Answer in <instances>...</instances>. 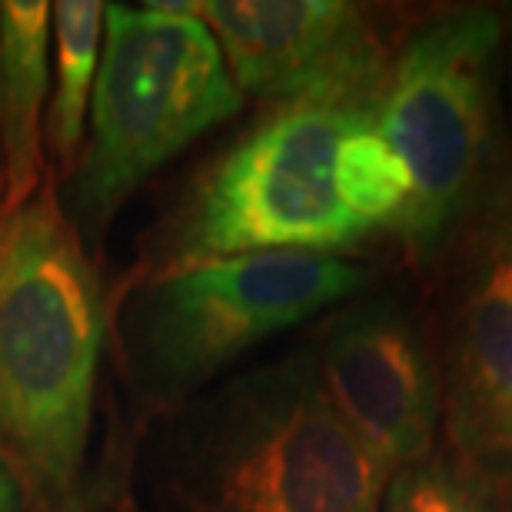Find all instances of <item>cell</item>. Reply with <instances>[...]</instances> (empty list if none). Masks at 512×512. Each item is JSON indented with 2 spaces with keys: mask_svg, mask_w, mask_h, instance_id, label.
<instances>
[{
  "mask_svg": "<svg viewBox=\"0 0 512 512\" xmlns=\"http://www.w3.org/2000/svg\"><path fill=\"white\" fill-rule=\"evenodd\" d=\"M373 110L276 107L207 167L163 233L160 270L243 253H336L366 230L336 183L340 143Z\"/></svg>",
  "mask_w": 512,
  "mask_h": 512,
  "instance_id": "cell-6",
  "label": "cell"
},
{
  "mask_svg": "<svg viewBox=\"0 0 512 512\" xmlns=\"http://www.w3.org/2000/svg\"><path fill=\"white\" fill-rule=\"evenodd\" d=\"M54 10V74L57 87L47 100V137L57 160L74 167L94 97L100 44H104V4L100 0H60Z\"/></svg>",
  "mask_w": 512,
  "mask_h": 512,
  "instance_id": "cell-11",
  "label": "cell"
},
{
  "mask_svg": "<svg viewBox=\"0 0 512 512\" xmlns=\"http://www.w3.org/2000/svg\"><path fill=\"white\" fill-rule=\"evenodd\" d=\"M336 183L346 210L370 233L373 227H396L409 200V177L373 127V114H363L340 143Z\"/></svg>",
  "mask_w": 512,
  "mask_h": 512,
  "instance_id": "cell-12",
  "label": "cell"
},
{
  "mask_svg": "<svg viewBox=\"0 0 512 512\" xmlns=\"http://www.w3.org/2000/svg\"><path fill=\"white\" fill-rule=\"evenodd\" d=\"M509 64H512V60H509Z\"/></svg>",
  "mask_w": 512,
  "mask_h": 512,
  "instance_id": "cell-16",
  "label": "cell"
},
{
  "mask_svg": "<svg viewBox=\"0 0 512 512\" xmlns=\"http://www.w3.org/2000/svg\"><path fill=\"white\" fill-rule=\"evenodd\" d=\"M503 24L486 7L446 10L389 64L373 127L409 177L396 233L433 250L473 217L496 127V57Z\"/></svg>",
  "mask_w": 512,
  "mask_h": 512,
  "instance_id": "cell-5",
  "label": "cell"
},
{
  "mask_svg": "<svg viewBox=\"0 0 512 512\" xmlns=\"http://www.w3.org/2000/svg\"><path fill=\"white\" fill-rule=\"evenodd\" d=\"M50 27L47 0H0V207L27 203L44 177Z\"/></svg>",
  "mask_w": 512,
  "mask_h": 512,
  "instance_id": "cell-10",
  "label": "cell"
},
{
  "mask_svg": "<svg viewBox=\"0 0 512 512\" xmlns=\"http://www.w3.org/2000/svg\"><path fill=\"white\" fill-rule=\"evenodd\" d=\"M313 360L336 413L389 476L433 456L443 423L439 360L403 303L373 296L333 313Z\"/></svg>",
  "mask_w": 512,
  "mask_h": 512,
  "instance_id": "cell-9",
  "label": "cell"
},
{
  "mask_svg": "<svg viewBox=\"0 0 512 512\" xmlns=\"http://www.w3.org/2000/svg\"><path fill=\"white\" fill-rule=\"evenodd\" d=\"M104 30L90 137L74 163L70 207H64L80 240L90 243L104 237L143 180L243 107L197 4H104Z\"/></svg>",
  "mask_w": 512,
  "mask_h": 512,
  "instance_id": "cell-3",
  "label": "cell"
},
{
  "mask_svg": "<svg viewBox=\"0 0 512 512\" xmlns=\"http://www.w3.org/2000/svg\"><path fill=\"white\" fill-rule=\"evenodd\" d=\"M366 276L330 253H243L157 270L117 313L133 393L173 413L270 336L363 290Z\"/></svg>",
  "mask_w": 512,
  "mask_h": 512,
  "instance_id": "cell-4",
  "label": "cell"
},
{
  "mask_svg": "<svg viewBox=\"0 0 512 512\" xmlns=\"http://www.w3.org/2000/svg\"><path fill=\"white\" fill-rule=\"evenodd\" d=\"M150 473L167 512H383L393 479L336 413L310 350L173 409Z\"/></svg>",
  "mask_w": 512,
  "mask_h": 512,
  "instance_id": "cell-2",
  "label": "cell"
},
{
  "mask_svg": "<svg viewBox=\"0 0 512 512\" xmlns=\"http://www.w3.org/2000/svg\"><path fill=\"white\" fill-rule=\"evenodd\" d=\"M383 512H499L496 483L456 456H429L393 473Z\"/></svg>",
  "mask_w": 512,
  "mask_h": 512,
  "instance_id": "cell-13",
  "label": "cell"
},
{
  "mask_svg": "<svg viewBox=\"0 0 512 512\" xmlns=\"http://www.w3.org/2000/svg\"><path fill=\"white\" fill-rule=\"evenodd\" d=\"M443 426L453 456L489 483L512 479V193L466 233L449 280Z\"/></svg>",
  "mask_w": 512,
  "mask_h": 512,
  "instance_id": "cell-8",
  "label": "cell"
},
{
  "mask_svg": "<svg viewBox=\"0 0 512 512\" xmlns=\"http://www.w3.org/2000/svg\"><path fill=\"white\" fill-rule=\"evenodd\" d=\"M0 197H4V167H0Z\"/></svg>",
  "mask_w": 512,
  "mask_h": 512,
  "instance_id": "cell-15",
  "label": "cell"
},
{
  "mask_svg": "<svg viewBox=\"0 0 512 512\" xmlns=\"http://www.w3.org/2000/svg\"><path fill=\"white\" fill-rule=\"evenodd\" d=\"M107 330L104 283L57 193L0 207V453L37 512H80Z\"/></svg>",
  "mask_w": 512,
  "mask_h": 512,
  "instance_id": "cell-1",
  "label": "cell"
},
{
  "mask_svg": "<svg viewBox=\"0 0 512 512\" xmlns=\"http://www.w3.org/2000/svg\"><path fill=\"white\" fill-rule=\"evenodd\" d=\"M197 17L240 94L276 107L373 110L393 64L373 17L343 0H210Z\"/></svg>",
  "mask_w": 512,
  "mask_h": 512,
  "instance_id": "cell-7",
  "label": "cell"
},
{
  "mask_svg": "<svg viewBox=\"0 0 512 512\" xmlns=\"http://www.w3.org/2000/svg\"><path fill=\"white\" fill-rule=\"evenodd\" d=\"M27 506H30V499H27L24 483H20L17 469L0 453V512H27Z\"/></svg>",
  "mask_w": 512,
  "mask_h": 512,
  "instance_id": "cell-14",
  "label": "cell"
}]
</instances>
